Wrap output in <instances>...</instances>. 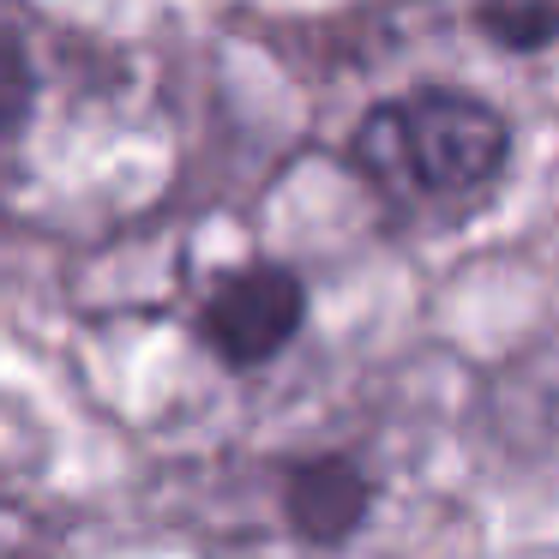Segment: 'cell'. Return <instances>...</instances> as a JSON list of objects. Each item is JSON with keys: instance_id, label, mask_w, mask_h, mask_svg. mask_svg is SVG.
Listing matches in <instances>:
<instances>
[{"instance_id": "5b68a950", "label": "cell", "mask_w": 559, "mask_h": 559, "mask_svg": "<svg viewBox=\"0 0 559 559\" xmlns=\"http://www.w3.org/2000/svg\"><path fill=\"white\" fill-rule=\"evenodd\" d=\"M31 109H37V61L13 31H0V139H13Z\"/></svg>"}, {"instance_id": "277c9868", "label": "cell", "mask_w": 559, "mask_h": 559, "mask_svg": "<svg viewBox=\"0 0 559 559\" xmlns=\"http://www.w3.org/2000/svg\"><path fill=\"white\" fill-rule=\"evenodd\" d=\"M475 25L511 55H542L559 43V0H481Z\"/></svg>"}, {"instance_id": "3957f363", "label": "cell", "mask_w": 559, "mask_h": 559, "mask_svg": "<svg viewBox=\"0 0 559 559\" xmlns=\"http://www.w3.org/2000/svg\"><path fill=\"white\" fill-rule=\"evenodd\" d=\"M373 511V481L355 457L325 451V457H301L283 475V518L301 542L313 547H343Z\"/></svg>"}, {"instance_id": "7a4b0ae2", "label": "cell", "mask_w": 559, "mask_h": 559, "mask_svg": "<svg viewBox=\"0 0 559 559\" xmlns=\"http://www.w3.org/2000/svg\"><path fill=\"white\" fill-rule=\"evenodd\" d=\"M301 319H307V289L289 265H241L211 283L193 331L223 367L247 373V367H265L271 355L289 349Z\"/></svg>"}, {"instance_id": "6da1fadb", "label": "cell", "mask_w": 559, "mask_h": 559, "mask_svg": "<svg viewBox=\"0 0 559 559\" xmlns=\"http://www.w3.org/2000/svg\"><path fill=\"white\" fill-rule=\"evenodd\" d=\"M349 157L391 205L451 211L475 205L511 163V127L469 91L427 85L367 109Z\"/></svg>"}]
</instances>
